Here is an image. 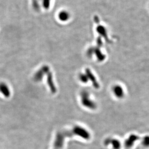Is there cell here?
Segmentation results:
<instances>
[{
    "label": "cell",
    "mask_w": 149,
    "mask_h": 149,
    "mask_svg": "<svg viewBox=\"0 0 149 149\" xmlns=\"http://www.w3.org/2000/svg\"><path fill=\"white\" fill-rule=\"evenodd\" d=\"M58 18L59 20L63 22H67L70 19V14L65 10H63L60 12L58 14Z\"/></svg>",
    "instance_id": "1"
},
{
    "label": "cell",
    "mask_w": 149,
    "mask_h": 149,
    "mask_svg": "<svg viewBox=\"0 0 149 149\" xmlns=\"http://www.w3.org/2000/svg\"><path fill=\"white\" fill-rule=\"evenodd\" d=\"M0 92L6 97L10 96V92L8 86L4 83L0 84Z\"/></svg>",
    "instance_id": "2"
},
{
    "label": "cell",
    "mask_w": 149,
    "mask_h": 149,
    "mask_svg": "<svg viewBox=\"0 0 149 149\" xmlns=\"http://www.w3.org/2000/svg\"><path fill=\"white\" fill-rule=\"evenodd\" d=\"M139 139V137L137 136L134 135H131L129 136L128 139L126 140V142H125V145L127 147H131L133 145L134 143Z\"/></svg>",
    "instance_id": "3"
},
{
    "label": "cell",
    "mask_w": 149,
    "mask_h": 149,
    "mask_svg": "<svg viewBox=\"0 0 149 149\" xmlns=\"http://www.w3.org/2000/svg\"><path fill=\"white\" fill-rule=\"evenodd\" d=\"M114 93L116 97L118 98L123 97L124 96V91L120 86H116L114 88Z\"/></svg>",
    "instance_id": "4"
},
{
    "label": "cell",
    "mask_w": 149,
    "mask_h": 149,
    "mask_svg": "<svg viewBox=\"0 0 149 149\" xmlns=\"http://www.w3.org/2000/svg\"><path fill=\"white\" fill-rule=\"evenodd\" d=\"M80 129V130H79V129H77V130H76V133L77 134V135H80L82 137L86 139L89 138V134H88L87 132H86L84 130H81V129Z\"/></svg>",
    "instance_id": "5"
},
{
    "label": "cell",
    "mask_w": 149,
    "mask_h": 149,
    "mask_svg": "<svg viewBox=\"0 0 149 149\" xmlns=\"http://www.w3.org/2000/svg\"><path fill=\"white\" fill-rule=\"evenodd\" d=\"M112 144L114 149H120V142L116 139H113L111 141Z\"/></svg>",
    "instance_id": "6"
},
{
    "label": "cell",
    "mask_w": 149,
    "mask_h": 149,
    "mask_svg": "<svg viewBox=\"0 0 149 149\" xmlns=\"http://www.w3.org/2000/svg\"><path fill=\"white\" fill-rule=\"evenodd\" d=\"M143 145L145 147L149 146V136H147L143 138L142 141Z\"/></svg>",
    "instance_id": "7"
}]
</instances>
